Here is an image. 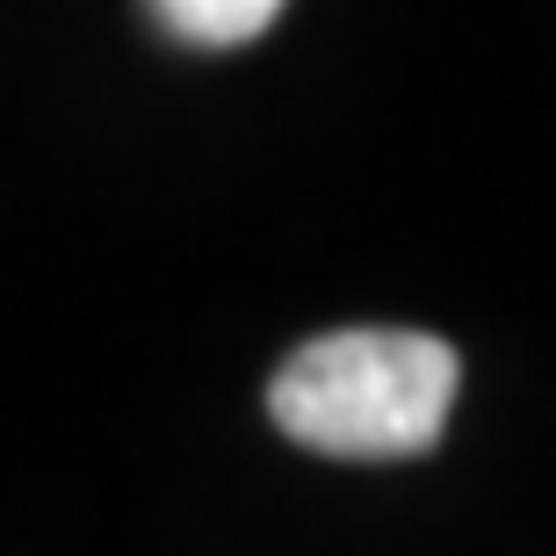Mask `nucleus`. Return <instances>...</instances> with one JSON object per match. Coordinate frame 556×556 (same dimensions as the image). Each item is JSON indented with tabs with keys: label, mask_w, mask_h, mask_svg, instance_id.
<instances>
[{
	"label": "nucleus",
	"mask_w": 556,
	"mask_h": 556,
	"mask_svg": "<svg viewBox=\"0 0 556 556\" xmlns=\"http://www.w3.org/2000/svg\"><path fill=\"white\" fill-rule=\"evenodd\" d=\"M455 383L448 340L362 326L289 354L268 383V413L296 448L332 463H413L448 427Z\"/></svg>",
	"instance_id": "1"
},
{
	"label": "nucleus",
	"mask_w": 556,
	"mask_h": 556,
	"mask_svg": "<svg viewBox=\"0 0 556 556\" xmlns=\"http://www.w3.org/2000/svg\"><path fill=\"white\" fill-rule=\"evenodd\" d=\"M275 15H282V0H160V22L181 43H203V51L253 43Z\"/></svg>",
	"instance_id": "2"
}]
</instances>
